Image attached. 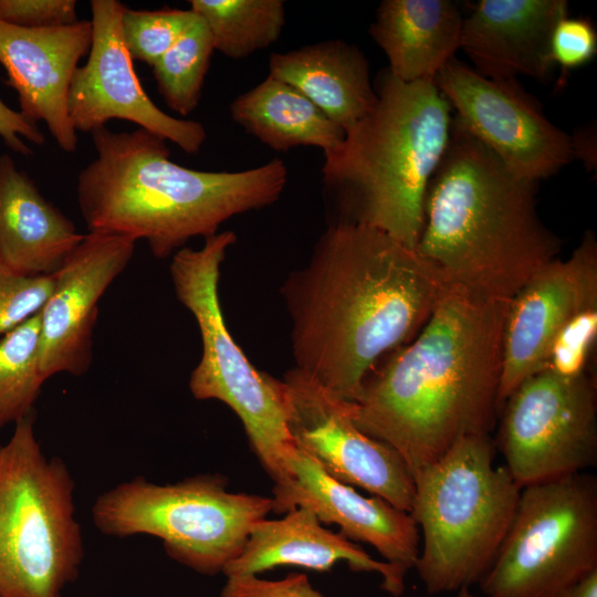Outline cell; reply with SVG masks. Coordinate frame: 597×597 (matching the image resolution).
I'll list each match as a JSON object with an SVG mask.
<instances>
[{
    "label": "cell",
    "instance_id": "4dcf8cb0",
    "mask_svg": "<svg viewBox=\"0 0 597 597\" xmlns=\"http://www.w3.org/2000/svg\"><path fill=\"white\" fill-rule=\"evenodd\" d=\"M74 0H0V22L23 29L73 24L77 19Z\"/></svg>",
    "mask_w": 597,
    "mask_h": 597
},
{
    "label": "cell",
    "instance_id": "5b68a950",
    "mask_svg": "<svg viewBox=\"0 0 597 597\" xmlns=\"http://www.w3.org/2000/svg\"><path fill=\"white\" fill-rule=\"evenodd\" d=\"M373 109L324 154L322 192L335 223L380 230L418 245L429 181L449 142L452 108L433 81L375 78Z\"/></svg>",
    "mask_w": 597,
    "mask_h": 597
},
{
    "label": "cell",
    "instance_id": "ffe728a7",
    "mask_svg": "<svg viewBox=\"0 0 597 597\" xmlns=\"http://www.w3.org/2000/svg\"><path fill=\"white\" fill-rule=\"evenodd\" d=\"M345 561L356 572H374L383 577L381 588L397 597L405 589L406 570L374 559L341 532L325 528L307 509L296 507L280 520H261L251 530L240 555L226 566V577L258 575L277 566L329 570Z\"/></svg>",
    "mask_w": 597,
    "mask_h": 597
},
{
    "label": "cell",
    "instance_id": "f1b7e54d",
    "mask_svg": "<svg viewBox=\"0 0 597 597\" xmlns=\"http://www.w3.org/2000/svg\"><path fill=\"white\" fill-rule=\"evenodd\" d=\"M596 336L597 305L575 314L558 332L548 349L544 369L563 378L584 375Z\"/></svg>",
    "mask_w": 597,
    "mask_h": 597
},
{
    "label": "cell",
    "instance_id": "ac0fdd59",
    "mask_svg": "<svg viewBox=\"0 0 597 597\" xmlns=\"http://www.w3.org/2000/svg\"><path fill=\"white\" fill-rule=\"evenodd\" d=\"M91 44L88 20L44 29L0 22V64L7 72L8 85L18 94L19 112L34 123L43 122L66 153L75 151L78 144L69 115V91Z\"/></svg>",
    "mask_w": 597,
    "mask_h": 597
},
{
    "label": "cell",
    "instance_id": "277c9868",
    "mask_svg": "<svg viewBox=\"0 0 597 597\" xmlns=\"http://www.w3.org/2000/svg\"><path fill=\"white\" fill-rule=\"evenodd\" d=\"M536 185L452 115L446 151L427 188L416 251L448 283L510 302L561 249L537 214Z\"/></svg>",
    "mask_w": 597,
    "mask_h": 597
},
{
    "label": "cell",
    "instance_id": "d4e9b609",
    "mask_svg": "<svg viewBox=\"0 0 597 597\" xmlns=\"http://www.w3.org/2000/svg\"><path fill=\"white\" fill-rule=\"evenodd\" d=\"M207 25L214 51L239 60L269 48L285 24L283 0H190Z\"/></svg>",
    "mask_w": 597,
    "mask_h": 597
},
{
    "label": "cell",
    "instance_id": "f546056e",
    "mask_svg": "<svg viewBox=\"0 0 597 597\" xmlns=\"http://www.w3.org/2000/svg\"><path fill=\"white\" fill-rule=\"evenodd\" d=\"M52 275L23 276L0 263V336L38 314L52 293Z\"/></svg>",
    "mask_w": 597,
    "mask_h": 597
},
{
    "label": "cell",
    "instance_id": "3957f363",
    "mask_svg": "<svg viewBox=\"0 0 597 597\" xmlns=\"http://www.w3.org/2000/svg\"><path fill=\"white\" fill-rule=\"evenodd\" d=\"M91 134L96 157L76 180L88 231L146 240L159 259L218 233L237 214L273 205L287 182L280 158L241 171L195 170L171 161L166 140L145 129Z\"/></svg>",
    "mask_w": 597,
    "mask_h": 597
},
{
    "label": "cell",
    "instance_id": "7402d4cb",
    "mask_svg": "<svg viewBox=\"0 0 597 597\" xmlns=\"http://www.w3.org/2000/svg\"><path fill=\"white\" fill-rule=\"evenodd\" d=\"M269 75L295 87L345 132L377 101L366 55L341 39L272 53Z\"/></svg>",
    "mask_w": 597,
    "mask_h": 597
},
{
    "label": "cell",
    "instance_id": "d6986e66",
    "mask_svg": "<svg viewBox=\"0 0 597 597\" xmlns=\"http://www.w3.org/2000/svg\"><path fill=\"white\" fill-rule=\"evenodd\" d=\"M567 15L565 0H481L463 18L460 49L484 77L543 81L554 67L553 30Z\"/></svg>",
    "mask_w": 597,
    "mask_h": 597
},
{
    "label": "cell",
    "instance_id": "6da1fadb",
    "mask_svg": "<svg viewBox=\"0 0 597 597\" xmlns=\"http://www.w3.org/2000/svg\"><path fill=\"white\" fill-rule=\"evenodd\" d=\"M451 284L389 234L328 224L281 287L295 368L354 402L379 360L409 342Z\"/></svg>",
    "mask_w": 597,
    "mask_h": 597
},
{
    "label": "cell",
    "instance_id": "7a4b0ae2",
    "mask_svg": "<svg viewBox=\"0 0 597 597\" xmlns=\"http://www.w3.org/2000/svg\"><path fill=\"white\" fill-rule=\"evenodd\" d=\"M509 303L451 284L415 339L374 369L352 402L356 427L394 448L412 478L493 428Z\"/></svg>",
    "mask_w": 597,
    "mask_h": 597
},
{
    "label": "cell",
    "instance_id": "484cf974",
    "mask_svg": "<svg viewBox=\"0 0 597 597\" xmlns=\"http://www.w3.org/2000/svg\"><path fill=\"white\" fill-rule=\"evenodd\" d=\"M39 313L0 338V430L33 412L43 384Z\"/></svg>",
    "mask_w": 597,
    "mask_h": 597
},
{
    "label": "cell",
    "instance_id": "d590c367",
    "mask_svg": "<svg viewBox=\"0 0 597 597\" xmlns=\"http://www.w3.org/2000/svg\"><path fill=\"white\" fill-rule=\"evenodd\" d=\"M457 597H473V596L469 595L467 590H464V591H461V594H459Z\"/></svg>",
    "mask_w": 597,
    "mask_h": 597
},
{
    "label": "cell",
    "instance_id": "9a60e30c",
    "mask_svg": "<svg viewBox=\"0 0 597 597\" xmlns=\"http://www.w3.org/2000/svg\"><path fill=\"white\" fill-rule=\"evenodd\" d=\"M597 305V243L593 232L567 260L541 268L510 301L502 335L499 412L525 379L544 369L552 342L578 312Z\"/></svg>",
    "mask_w": 597,
    "mask_h": 597
},
{
    "label": "cell",
    "instance_id": "52a82bcc",
    "mask_svg": "<svg viewBox=\"0 0 597 597\" xmlns=\"http://www.w3.org/2000/svg\"><path fill=\"white\" fill-rule=\"evenodd\" d=\"M35 420L0 444V597H62L84 559L73 475L44 453Z\"/></svg>",
    "mask_w": 597,
    "mask_h": 597
},
{
    "label": "cell",
    "instance_id": "30bf717a",
    "mask_svg": "<svg viewBox=\"0 0 597 597\" xmlns=\"http://www.w3.org/2000/svg\"><path fill=\"white\" fill-rule=\"evenodd\" d=\"M597 569V481L575 473L521 488L480 587L488 597H549Z\"/></svg>",
    "mask_w": 597,
    "mask_h": 597
},
{
    "label": "cell",
    "instance_id": "44dd1931",
    "mask_svg": "<svg viewBox=\"0 0 597 597\" xmlns=\"http://www.w3.org/2000/svg\"><path fill=\"white\" fill-rule=\"evenodd\" d=\"M74 223L0 156V263L23 276L52 275L83 240Z\"/></svg>",
    "mask_w": 597,
    "mask_h": 597
},
{
    "label": "cell",
    "instance_id": "ba28073f",
    "mask_svg": "<svg viewBox=\"0 0 597 597\" xmlns=\"http://www.w3.org/2000/svg\"><path fill=\"white\" fill-rule=\"evenodd\" d=\"M237 234L227 230L205 239L200 249L172 254L169 272L179 302L195 317L202 354L189 378L199 400L216 399L241 420L250 446L274 484L289 479L296 447L287 430L284 384L258 370L232 338L220 298V266Z\"/></svg>",
    "mask_w": 597,
    "mask_h": 597
},
{
    "label": "cell",
    "instance_id": "e0dca14e",
    "mask_svg": "<svg viewBox=\"0 0 597 597\" xmlns=\"http://www.w3.org/2000/svg\"><path fill=\"white\" fill-rule=\"evenodd\" d=\"M290 478L274 484L272 511L310 510L321 523L336 524L352 542L371 545L384 558L408 572L419 555L420 533L410 513L379 496H364L331 475L296 448L289 461Z\"/></svg>",
    "mask_w": 597,
    "mask_h": 597
},
{
    "label": "cell",
    "instance_id": "2e32d148",
    "mask_svg": "<svg viewBox=\"0 0 597 597\" xmlns=\"http://www.w3.org/2000/svg\"><path fill=\"white\" fill-rule=\"evenodd\" d=\"M135 243L125 235L88 232L53 274L52 293L39 312V360L46 380L88 370L98 301L130 262Z\"/></svg>",
    "mask_w": 597,
    "mask_h": 597
},
{
    "label": "cell",
    "instance_id": "7c38bea8",
    "mask_svg": "<svg viewBox=\"0 0 597 597\" xmlns=\"http://www.w3.org/2000/svg\"><path fill=\"white\" fill-rule=\"evenodd\" d=\"M433 82L459 122L519 176L538 182L573 159L572 136L516 78H488L453 57Z\"/></svg>",
    "mask_w": 597,
    "mask_h": 597
},
{
    "label": "cell",
    "instance_id": "5bb4252c",
    "mask_svg": "<svg viewBox=\"0 0 597 597\" xmlns=\"http://www.w3.org/2000/svg\"><path fill=\"white\" fill-rule=\"evenodd\" d=\"M125 6L92 0V44L87 61L73 75L67 108L75 130L92 133L113 119L132 122L187 154H197L207 139L205 126L176 118L148 96L134 70L121 30Z\"/></svg>",
    "mask_w": 597,
    "mask_h": 597
},
{
    "label": "cell",
    "instance_id": "83f0119b",
    "mask_svg": "<svg viewBox=\"0 0 597 597\" xmlns=\"http://www.w3.org/2000/svg\"><path fill=\"white\" fill-rule=\"evenodd\" d=\"M197 20L198 15L190 9L125 7L121 20L123 42L133 60L153 67Z\"/></svg>",
    "mask_w": 597,
    "mask_h": 597
},
{
    "label": "cell",
    "instance_id": "836d02e7",
    "mask_svg": "<svg viewBox=\"0 0 597 597\" xmlns=\"http://www.w3.org/2000/svg\"><path fill=\"white\" fill-rule=\"evenodd\" d=\"M0 137L13 151L30 156L33 151L25 140L42 146L45 136L39 128L38 123L27 118L18 111H13L0 98Z\"/></svg>",
    "mask_w": 597,
    "mask_h": 597
},
{
    "label": "cell",
    "instance_id": "1f68e13d",
    "mask_svg": "<svg viewBox=\"0 0 597 597\" xmlns=\"http://www.w3.org/2000/svg\"><path fill=\"white\" fill-rule=\"evenodd\" d=\"M597 51V34L586 19L565 17L555 25L551 38V55L554 65L567 71L588 63Z\"/></svg>",
    "mask_w": 597,
    "mask_h": 597
},
{
    "label": "cell",
    "instance_id": "d6a6232c",
    "mask_svg": "<svg viewBox=\"0 0 597 597\" xmlns=\"http://www.w3.org/2000/svg\"><path fill=\"white\" fill-rule=\"evenodd\" d=\"M219 597H325L304 574L270 580L254 574L228 576Z\"/></svg>",
    "mask_w": 597,
    "mask_h": 597
},
{
    "label": "cell",
    "instance_id": "e575fe53",
    "mask_svg": "<svg viewBox=\"0 0 597 597\" xmlns=\"http://www.w3.org/2000/svg\"><path fill=\"white\" fill-rule=\"evenodd\" d=\"M549 597H597V569Z\"/></svg>",
    "mask_w": 597,
    "mask_h": 597
},
{
    "label": "cell",
    "instance_id": "9c48e42d",
    "mask_svg": "<svg viewBox=\"0 0 597 597\" xmlns=\"http://www.w3.org/2000/svg\"><path fill=\"white\" fill-rule=\"evenodd\" d=\"M272 512V498L234 493L220 474L170 484L135 476L95 500L92 520L104 535L159 538L167 555L201 575L223 573L252 527Z\"/></svg>",
    "mask_w": 597,
    "mask_h": 597
},
{
    "label": "cell",
    "instance_id": "cb8c5ba5",
    "mask_svg": "<svg viewBox=\"0 0 597 597\" xmlns=\"http://www.w3.org/2000/svg\"><path fill=\"white\" fill-rule=\"evenodd\" d=\"M229 112L234 123L275 151L317 147L328 153L345 130L295 87L272 75L238 95Z\"/></svg>",
    "mask_w": 597,
    "mask_h": 597
},
{
    "label": "cell",
    "instance_id": "4316f807",
    "mask_svg": "<svg viewBox=\"0 0 597 597\" xmlns=\"http://www.w3.org/2000/svg\"><path fill=\"white\" fill-rule=\"evenodd\" d=\"M213 52L211 34L198 17L156 62L153 74L157 90L170 109L188 116L197 108Z\"/></svg>",
    "mask_w": 597,
    "mask_h": 597
},
{
    "label": "cell",
    "instance_id": "4fadbf2b",
    "mask_svg": "<svg viewBox=\"0 0 597 597\" xmlns=\"http://www.w3.org/2000/svg\"><path fill=\"white\" fill-rule=\"evenodd\" d=\"M282 381L287 430L295 447L335 480L362 488L409 513L415 482L407 464L389 444L356 427L352 402L335 397L295 367Z\"/></svg>",
    "mask_w": 597,
    "mask_h": 597
},
{
    "label": "cell",
    "instance_id": "603a6c76",
    "mask_svg": "<svg viewBox=\"0 0 597 597\" xmlns=\"http://www.w3.org/2000/svg\"><path fill=\"white\" fill-rule=\"evenodd\" d=\"M463 18L449 0H384L369 34L402 82L433 81L460 49Z\"/></svg>",
    "mask_w": 597,
    "mask_h": 597
},
{
    "label": "cell",
    "instance_id": "8992f818",
    "mask_svg": "<svg viewBox=\"0 0 597 597\" xmlns=\"http://www.w3.org/2000/svg\"><path fill=\"white\" fill-rule=\"evenodd\" d=\"M494 454L490 434L467 437L413 476L409 513L422 532L413 568L430 595L479 584L504 541L521 488Z\"/></svg>",
    "mask_w": 597,
    "mask_h": 597
},
{
    "label": "cell",
    "instance_id": "8fae6325",
    "mask_svg": "<svg viewBox=\"0 0 597 597\" xmlns=\"http://www.w3.org/2000/svg\"><path fill=\"white\" fill-rule=\"evenodd\" d=\"M498 448L520 488L580 473L597 460V401L586 374L543 369L520 384L501 410Z\"/></svg>",
    "mask_w": 597,
    "mask_h": 597
}]
</instances>
